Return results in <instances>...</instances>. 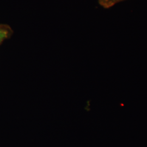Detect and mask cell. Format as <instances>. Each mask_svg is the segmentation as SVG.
<instances>
[{"mask_svg": "<svg viewBox=\"0 0 147 147\" xmlns=\"http://www.w3.org/2000/svg\"><path fill=\"white\" fill-rule=\"evenodd\" d=\"M124 1L125 0H98L99 5L106 9L110 8L116 4Z\"/></svg>", "mask_w": 147, "mask_h": 147, "instance_id": "6da1fadb", "label": "cell"}, {"mask_svg": "<svg viewBox=\"0 0 147 147\" xmlns=\"http://www.w3.org/2000/svg\"><path fill=\"white\" fill-rule=\"evenodd\" d=\"M11 29L7 26L0 27V43L10 34Z\"/></svg>", "mask_w": 147, "mask_h": 147, "instance_id": "7a4b0ae2", "label": "cell"}]
</instances>
